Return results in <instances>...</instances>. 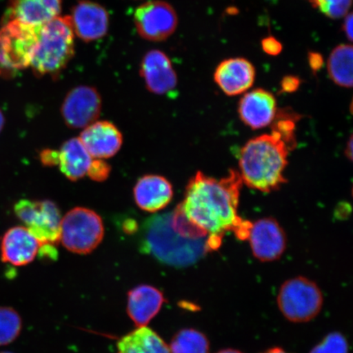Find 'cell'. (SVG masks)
<instances>
[{
	"label": "cell",
	"mask_w": 353,
	"mask_h": 353,
	"mask_svg": "<svg viewBox=\"0 0 353 353\" xmlns=\"http://www.w3.org/2000/svg\"><path fill=\"white\" fill-rule=\"evenodd\" d=\"M242 183L239 172L235 170L221 179L197 172L190 179L179 206L189 223L214 240L222 241L228 232L241 241L248 240L252 223L237 213Z\"/></svg>",
	"instance_id": "6da1fadb"
},
{
	"label": "cell",
	"mask_w": 353,
	"mask_h": 353,
	"mask_svg": "<svg viewBox=\"0 0 353 353\" xmlns=\"http://www.w3.org/2000/svg\"><path fill=\"white\" fill-rule=\"evenodd\" d=\"M294 148L276 132L250 139L242 148L239 160L242 183L251 189L268 193L287 182L284 172Z\"/></svg>",
	"instance_id": "7a4b0ae2"
},
{
	"label": "cell",
	"mask_w": 353,
	"mask_h": 353,
	"mask_svg": "<svg viewBox=\"0 0 353 353\" xmlns=\"http://www.w3.org/2000/svg\"><path fill=\"white\" fill-rule=\"evenodd\" d=\"M208 237L191 239L172 226L171 213L158 214L143 225V249L159 262L174 268L192 266L210 252Z\"/></svg>",
	"instance_id": "3957f363"
},
{
	"label": "cell",
	"mask_w": 353,
	"mask_h": 353,
	"mask_svg": "<svg viewBox=\"0 0 353 353\" xmlns=\"http://www.w3.org/2000/svg\"><path fill=\"white\" fill-rule=\"evenodd\" d=\"M74 54V33L70 16L57 17L39 26L37 46L32 57L37 77H59Z\"/></svg>",
	"instance_id": "277c9868"
},
{
	"label": "cell",
	"mask_w": 353,
	"mask_h": 353,
	"mask_svg": "<svg viewBox=\"0 0 353 353\" xmlns=\"http://www.w3.org/2000/svg\"><path fill=\"white\" fill-rule=\"evenodd\" d=\"M60 241L66 250L88 254L98 247L104 237L103 219L95 211L77 207L61 219Z\"/></svg>",
	"instance_id": "5b68a950"
},
{
	"label": "cell",
	"mask_w": 353,
	"mask_h": 353,
	"mask_svg": "<svg viewBox=\"0 0 353 353\" xmlns=\"http://www.w3.org/2000/svg\"><path fill=\"white\" fill-rule=\"evenodd\" d=\"M277 303L286 319L303 323L319 314L323 296L315 282L299 276L286 281L281 285Z\"/></svg>",
	"instance_id": "8992f818"
},
{
	"label": "cell",
	"mask_w": 353,
	"mask_h": 353,
	"mask_svg": "<svg viewBox=\"0 0 353 353\" xmlns=\"http://www.w3.org/2000/svg\"><path fill=\"white\" fill-rule=\"evenodd\" d=\"M14 213L37 238L41 247H54L59 244L61 216L54 202L21 200L14 205Z\"/></svg>",
	"instance_id": "52a82bcc"
},
{
	"label": "cell",
	"mask_w": 353,
	"mask_h": 353,
	"mask_svg": "<svg viewBox=\"0 0 353 353\" xmlns=\"http://www.w3.org/2000/svg\"><path fill=\"white\" fill-rule=\"evenodd\" d=\"M39 26L12 19L0 29V65L21 70L30 65L37 46Z\"/></svg>",
	"instance_id": "ba28073f"
},
{
	"label": "cell",
	"mask_w": 353,
	"mask_h": 353,
	"mask_svg": "<svg viewBox=\"0 0 353 353\" xmlns=\"http://www.w3.org/2000/svg\"><path fill=\"white\" fill-rule=\"evenodd\" d=\"M178 16L169 3L156 0L142 4L134 12V24L140 37L152 42L164 41L178 26Z\"/></svg>",
	"instance_id": "9c48e42d"
},
{
	"label": "cell",
	"mask_w": 353,
	"mask_h": 353,
	"mask_svg": "<svg viewBox=\"0 0 353 353\" xmlns=\"http://www.w3.org/2000/svg\"><path fill=\"white\" fill-rule=\"evenodd\" d=\"M101 98L95 88L81 85L72 88L61 104V114L66 126L82 129L94 123L100 116Z\"/></svg>",
	"instance_id": "30bf717a"
},
{
	"label": "cell",
	"mask_w": 353,
	"mask_h": 353,
	"mask_svg": "<svg viewBox=\"0 0 353 353\" xmlns=\"http://www.w3.org/2000/svg\"><path fill=\"white\" fill-rule=\"evenodd\" d=\"M248 240L254 257L262 262L275 261L286 249L285 233L272 218L261 219L252 223Z\"/></svg>",
	"instance_id": "8fae6325"
},
{
	"label": "cell",
	"mask_w": 353,
	"mask_h": 353,
	"mask_svg": "<svg viewBox=\"0 0 353 353\" xmlns=\"http://www.w3.org/2000/svg\"><path fill=\"white\" fill-rule=\"evenodd\" d=\"M70 17L74 33L83 41H98L108 32V12L98 3L81 0L73 7Z\"/></svg>",
	"instance_id": "7c38bea8"
},
{
	"label": "cell",
	"mask_w": 353,
	"mask_h": 353,
	"mask_svg": "<svg viewBox=\"0 0 353 353\" xmlns=\"http://www.w3.org/2000/svg\"><path fill=\"white\" fill-rule=\"evenodd\" d=\"M277 112L274 95L263 88L247 92L238 105L241 121L252 130H261L271 125Z\"/></svg>",
	"instance_id": "4fadbf2b"
},
{
	"label": "cell",
	"mask_w": 353,
	"mask_h": 353,
	"mask_svg": "<svg viewBox=\"0 0 353 353\" xmlns=\"http://www.w3.org/2000/svg\"><path fill=\"white\" fill-rule=\"evenodd\" d=\"M140 74L145 87L154 94H170L178 83V77L169 57L160 50H151L145 54Z\"/></svg>",
	"instance_id": "5bb4252c"
},
{
	"label": "cell",
	"mask_w": 353,
	"mask_h": 353,
	"mask_svg": "<svg viewBox=\"0 0 353 353\" xmlns=\"http://www.w3.org/2000/svg\"><path fill=\"white\" fill-rule=\"evenodd\" d=\"M92 158L108 159L120 151L123 135L113 123L95 121L87 126L79 138Z\"/></svg>",
	"instance_id": "9a60e30c"
},
{
	"label": "cell",
	"mask_w": 353,
	"mask_h": 353,
	"mask_svg": "<svg viewBox=\"0 0 353 353\" xmlns=\"http://www.w3.org/2000/svg\"><path fill=\"white\" fill-rule=\"evenodd\" d=\"M256 72L250 61L241 57L224 60L214 72V81L225 94H244L254 85Z\"/></svg>",
	"instance_id": "2e32d148"
},
{
	"label": "cell",
	"mask_w": 353,
	"mask_h": 353,
	"mask_svg": "<svg viewBox=\"0 0 353 353\" xmlns=\"http://www.w3.org/2000/svg\"><path fill=\"white\" fill-rule=\"evenodd\" d=\"M174 196V189L170 181L157 174L143 176L134 188V197L139 208L148 212L165 209Z\"/></svg>",
	"instance_id": "e0dca14e"
},
{
	"label": "cell",
	"mask_w": 353,
	"mask_h": 353,
	"mask_svg": "<svg viewBox=\"0 0 353 353\" xmlns=\"http://www.w3.org/2000/svg\"><path fill=\"white\" fill-rule=\"evenodd\" d=\"M41 245L25 227H13L2 237L1 256L4 263L13 266H25L39 254Z\"/></svg>",
	"instance_id": "ac0fdd59"
},
{
	"label": "cell",
	"mask_w": 353,
	"mask_h": 353,
	"mask_svg": "<svg viewBox=\"0 0 353 353\" xmlns=\"http://www.w3.org/2000/svg\"><path fill=\"white\" fill-rule=\"evenodd\" d=\"M165 297L152 285H141L128 294L127 312L138 327L147 326L160 312Z\"/></svg>",
	"instance_id": "d6986e66"
},
{
	"label": "cell",
	"mask_w": 353,
	"mask_h": 353,
	"mask_svg": "<svg viewBox=\"0 0 353 353\" xmlns=\"http://www.w3.org/2000/svg\"><path fill=\"white\" fill-rule=\"evenodd\" d=\"M61 0H13V19L39 26L59 16Z\"/></svg>",
	"instance_id": "ffe728a7"
},
{
	"label": "cell",
	"mask_w": 353,
	"mask_h": 353,
	"mask_svg": "<svg viewBox=\"0 0 353 353\" xmlns=\"http://www.w3.org/2000/svg\"><path fill=\"white\" fill-rule=\"evenodd\" d=\"M92 161L90 153L79 139H70L59 151V165L61 173L73 182L85 176Z\"/></svg>",
	"instance_id": "44dd1931"
},
{
	"label": "cell",
	"mask_w": 353,
	"mask_h": 353,
	"mask_svg": "<svg viewBox=\"0 0 353 353\" xmlns=\"http://www.w3.org/2000/svg\"><path fill=\"white\" fill-rule=\"evenodd\" d=\"M118 353H171L169 346L154 330L142 326L122 337Z\"/></svg>",
	"instance_id": "7402d4cb"
},
{
	"label": "cell",
	"mask_w": 353,
	"mask_h": 353,
	"mask_svg": "<svg viewBox=\"0 0 353 353\" xmlns=\"http://www.w3.org/2000/svg\"><path fill=\"white\" fill-rule=\"evenodd\" d=\"M353 50L350 44H341L334 48L329 57V77L335 85L350 88L352 87Z\"/></svg>",
	"instance_id": "603a6c76"
},
{
	"label": "cell",
	"mask_w": 353,
	"mask_h": 353,
	"mask_svg": "<svg viewBox=\"0 0 353 353\" xmlns=\"http://www.w3.org/2000/svg\"><path fill=\"white\" fill-rule=\"evenodd\" d=\"M170 350L171 353H210V343L200 331L184 329L175 335Z\"/></svg>",
	"instance_id": "cb8c5ba5"
},
{
	"label": "cell",
	"mask_w": 353,
	"mask_h": 353,
	"mask_svg": "<svg viewBox=\"0 0 353 353\" xmlns=\"http://www.w3.org/2000/svg\"><path fill=\"white\" fill-rule=\"evenodd\" d=\"M22 321L19 312L8 307H0V346L8 345L19 337Z\"/></svg>",
	"instance_id": "d4e9b609"
},
{
	"label": "cell",
	"mask_w": 353,
	"mask_h": 353,
	"mask_svg": "<svg viewBox=\"0 0 353 353\" xmlns=\"http://www.w3.org/2000/svg\"><path fill=\"white\" fill-rule=\"evenodd\" d=\"M312 8L330 19L345 17L352 7V0H309Z\"/></svg>",
	"instance_id": "484cf974"
},
{
	"label": "cell",
	"mask_w": 353,
	"mask_h": 353,
	"mask_svg": "<svg viewBox=\"0 0 353 353\" xmlns=\"http://www.w3.org/2000/svg\"><path fill=\"white\" fill-rule=\"evenodd\" d=\"M347 339L341 333H330L310 353H347Z\"/></svg>",
	"instance_id": "4316f807"
},
{
	"label": "cell",
	"mask_w": 353,
	"mask_h": 353,
	"mask_svg": "<svg viewBox=\"0 0 353 353\" xmlns=\"http://www.w3.org/2000/svg\"><path fill=\"white\" fill-rule=\"evenodd\" d=\"M110 170L112 169L108 163L98 159V160L92 161L87 174L96 182H103L108 178Z\"/></svg>",
	"instance_id": "83f0119b"
},
{
	"label": "cell",
	"mask_w": 353,
	"mask_h": 353,
	"mask_svg": "<svg viewBox=\"0 0 353 353\" xmlns=\"http://www.w3.org/2000/svg\"><path fill=\"white\" fill-rule=\"evenodd\" d=\"M261 44L263 52L268 55L273 57L279 55L283 50L281 43L273 37L264 38Z\"/></svg>",
	"instance_id": "f1b7e54d"
},
{
	"label": "cell",
	"mask_w": 353,
	"mask_h": 353,
	"mask_svg": "<svg viewBox=\"0 0 353 353\" xmlns=\"http://www.w3.org/2000/svg\"><path fill=\"white\" fill-rule=\"evenodd\" d=\"M39 160L44 166H55L59 165V151L46 149L39 153Z\"/></svg>",
	"instance_id": "f546056e"
},
{
	"label": "cell",
	"mask_w": 353,
	"mask_h": 353,
	"mask_svg": "<svg viewBox=\"0 0 353 353\" xmlns=\"http://www.w3.org/2000/svg\"><path fill=\"white\" fill-rule=\"evenodd\" d=\"M300 85H301V79L299 77L294 76H286L282 79L281 82V92H287V94L294 92L298 90Z\"/></svg>",
	"instance_id": "4dcf8cb0"
},
{
	"label": "cell",
	"mask_w": 353,
	"mask_h": 353,
	"mask_svg": "<svg viewBox=\"0 0 353 353\" xmlns=\"http://www.w3.org/2000/svg\"><path fill=\"white\" fill-rule=\"evenodd\" d=\"M308 64L313 73H317L324 64L323 57L319 52H309Z\"/></svg>",
	"instance_id": "1f68e13d"
},
{
	"label": "cell",
	"mask_w": 353,
	"mask_h": 353,
	"mask_svg": "<svg viewBox=\"0 0 353 353\" xmlns=\"http://www.w3.org/2000/svg\"><path fill=\"white\" fill-rule=\"evenodd\" d=\"M352 26H353L352 13L348 12V14H347L345 16V20H344V22H343V32L345 33L346 37L348 39V41H352V34H353Z\"/></svg>",
	"instance_id": "d6a6232c"
},
{
	"label": "cell",
	"mask_w": 353,
	"mask_h": 353,
	"mask_svg": "<svg viewBox=\"0 0 353 353\" xmlns=\"http://www.w3.org/2000/svg\"><path fill=\"white\" fill-rule=\"evenodd\" d=\"M346 152H347V158H350L351 160L352 156V137H351L350 141H348L347 148L346 149Z\"/></svg>",
	"instance_id": "836d02e7"
},
{
	"label": "cell",
	"mask_w": 353,
	"mask_h": 353,
	"mask_svg": "<svg viewBox=\"0 0 353 353\" xmlns=\"http://www.w3.org/2000/svg\"><path fill=\"white\" fill-rule=\"evenodd\" d=\"M263 353H288V352H285L283 350H281V348H280V347H273V348H271V350H269Z\"/></svg>",
	"instance_id": "e575fe53"
},
{
	"label": "cell",
	"mask_w": 353,
	"mask_h": 353,
	"mask_svg": "<svg viewBox=\"0 0 353 353\" xmlns=\"http://www.w3.org/2000/svg\"><path fill=\"white\" fill-rule=\"evenodd\" d=\"M4 123H6V121H4L3 114L1 112V110H0V132H1L3 130V128L4 126Z\"/></svg>",
	"instance_id": "d590c367"
},
{
	"label": "cell",
	"mask_w": 353,
	"mask_h": 353,
	"mask_svg": "<svg viewBox=\"0 0 353 353\" xmlns=\"http://www.w3.org/2000/svg\"><path fill=\"white\" fill-rule=\"evenodd\" d=\"M217 353H243L240 351H238V350H221L219 352H218Z\"/></svg>",
	"instance_id": "8d00e7d4"
},
{
	"label": "cell",
	"mask_w": 353,
	"mask_h": 353,
	"mask_svg": "<svg viewBox=\"0 0 353 353\" xmlns=\"http://www.w3.org/2000/svg\"><path fill=\"white\" fill-rule=\"evenodd\" d=\"M0 353H12V352H0Z\"/></svg>",
	"instance_id": "74e56055"
}]
</instances>
